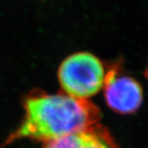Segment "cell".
<instances>
[{
  "instance_id": "1",
  "label": "cell",
  "mask_w": 148,
  "mask_h": 148,
  "mask_svg": "<svg viewBox=\"0 0 148 148\" xmlns=\"http://www.w3.org/2000/svg\"><path fill=\"white\" fill-rule=\"evenodd\" d=\"M25 115L20 126L3 144L20 138L49 143L98 124L100 110L88 100H79L65 94L34 92L25 103Z\"/></svg>"
},
{
  "instance_id": "5",
  "label": "cell",
  "mask_w": 148,
  "mask_h": 148,
  "mask_svg": "<svg viewBox=\"0 0 148 148\" xmlns=\"http://www.w3.org/2000/svg\"><path fill=\"white\" fill-rule=\"evenodd\" d=\"M147 77H148V68H147Z\"/></svg>"
},
{
  "instance_id": "3",
  "label": "cell",
  "mask_w": 148,
  "mask_h": 148,
  "mask_svg": "<svg viewBox=\"0 0 148 148\" xmlns=\"http://www.w3.org/2000/svg\"><path fill=\"white\" fill-rule=\"evenodd\" d=\"M103 87L107 105L117 113H134L143 103L141 85L134 78L120 73L115 67L106 73Z\"/></svg>"
},
{
  "instance_id": "4",
  "label": "cell",
  "mask_w": 148,
  "mask_h": 148,
  "mask_svg": "<svg viewBox=\"0 0 148 148\" xmlns=\"http://www.w3.org/2000/svg\"><path fill=\"white\" fill-rule=\"evenodd\" d=\"M44 148H119L106 127L95 124L84 131L45 144Z\"/></svg>"
},
{
  "instance_id": "2",
  "label": "cell",
  "mask_w": 148,
  "mask_h": 148,
  "mask_svg": "<svg viewBox=\"0 0 148 148\" xmlns=\"http://www.w3.org/2000/svg\"><path fill=\"white\" fill-rule=\"evenodd\" d=\"M106 72L101 60L90 53L72 54L58 69V80L64 94L87 100L104 86Z\"/></svg>"
}]
</instances>
